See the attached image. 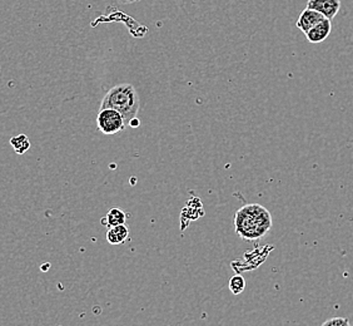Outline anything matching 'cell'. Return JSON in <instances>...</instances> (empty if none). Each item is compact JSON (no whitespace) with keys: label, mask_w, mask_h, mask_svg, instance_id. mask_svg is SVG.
I'll return each mask as SVG.
<instances>
[{"label":"cell","mask_w":353,"mask_h":326,"mask_svg":"<svg viewBox=\"0 0 353 326\" xmlns=\"http://www.w3.org/2000/svg\"><path fill=\"white\" fill-rule=\"evenodd\" d=\"M270 211L259 204H245L236 212L234 229L245 241H257L265 238L272 229Z\"/></svg>","instance_id":"1"},{"label":"cell","mask_w":353,"mask_h":326,"mask_svg":"<svg viewBox=\"0 0 353 326\" xmlns=\"http://www.w3.org/2000/svg\"><path fill=\"white\" fill-rule=\"evenodd\" d=\"M139 106V95L136 88L132 84L122 83L109 89L103 98L101 109H114L122 115L124 122L130 123L138 115Z\"/></svg>","instance_id":"2"},{"label":"cell","mask_w":353,"mask_h":326,"mask_svg":"<svg viewBox=\"0 0 353 326\" xmlns=\"http://www.w3.org/2000/svg\"><path fill=\"white\" fill-rule=\"evenodd\" d=\"M97 127L103 135L110 136L122 132L125 127V122L122 115L114 109H101L97 116Z\"/></svg>","instance_id":"3"},{"label":"cell","mask_w":353,"mask_h":326,"mask_svg":"<svg viewBox=\"0 0 353 326\" xmlns=\"http://www.w3.org/2000/svg\"><path fill=\"white\" fill-rule=\"evenodd\" d=\"M332 21L341 9V0H307V7Z\"/></svg>","instance_id":"4"},{"label":"cell","mask_w":353,"mask_h":326,"mask_svg":"<svg viewBox=\"0 0 353 326\" xmlns=\"http://www.w3.org/2000/svg\"><path fill=\"white\" fill-rule=\"evenodd\" d=\"M323 19H326V18L322 14H319V12L310 9V8H306L299 15L296 26H297L299 30H302L306 35L310 29H312L314 26H317Z\"/></svg>","instance_id":"5"},{"label":"cell","mask_w":353,"mask_h":326,"mask_svg":"<svg viewBox=\"0 0 353 326\" xmlns=\"http://www.w3.org/2000/svg\"><path fill=\"white\" fill-rule=\"evenodd\" d=\"M332 32V23L330 19H323L319 23L317 26H314L312 29H310L306 33L307 41L313 44L322 43L326 41Z\"/></svg>","instance_id":"6"},{"label":"cell","mask_w":353,"mask_h":326,"mask_svg":"<svg viewBox=\"0 0 353 326\" xmlns=\"http://www.w3.org/2000/svg\"><path fill=\"white\" fill-rule=\"evenodd\" d=\"M128 235H130L128 226H125V224H119V226L109 229L107 231V241L110 245H122L128 238Z\"/></svg>","instance_id":"7"},{"label":"cell","mask_w":353,"mask_h":326,"mask_svg":"<svg viewBox=\"0 0 353 326\" xmlns=\"http://www.w3.org/2000/svg\"><path fill=\"white\" fill-rule=\"evenodd\" d=\"M103 221H104V224L108 226L109 229L110 227H116V226H119V224H125L127 215L121 209H110L107 218H103Z\"/></svg>","instance_id":"8"},{"label":"cell","mask_w":353,"mask_h":326,"mask_svg":"<svg viewBox=\"0 0 353 326\" xmlns=\"http://www.w3.org/2000/svg\"><path fill=\"white\" fill-rule=\"evenodd\" d=\"M10 143H12V146L14 147V150L17 151V153H26L28 150H29V147H30V142H29V140H28L27 136H24V135H21V136L14 137L10 140Z\"/></svg>","instance_id":"9"},{"label":"cell","mask_w":353,"mask_h":326,"mask_svg":"<svg viewBox=\"0 0 353 326\" xmlns=\"http://www.w3.org/2000/svg\"><path fill=\"white\" fill-rule=\"evenodd\" d=\"M245 280L243 276L241 275H234L231 280H230V290H231L233 295H239L245 291Z\"/></svg>","instance_id":"10"},{"label":"cell","mask_w":353,"mask_h":326,"mask_svg":"<svg viewBox=\"0 0 353 326\" xmlns=\"http://www.w3.org/2000/svg\"><path fill=\"white\" fill-rule=\"evenodd\" d=\"M322 326H351L347 318H332L325 321Z\"/></svg>","instance_id":"11"},{"label":"cell","mask_w":353,"mask_h":326,"mask_svg":"<svg viewBox=\"0 0 353 326\" xmlns=\"http://www.w3.org/2000/svg\"><path fill=\"white\" fill-rule=\"evenodd\" d=\"M128 124H130V127H132V128H137V127H139V124H141V122H139V119H138V118H133V119H132V121H130V123H128Z\"/></svg>","instance_id":"12"},{"label":"cell","mask_w":353,"mask_h":326,"mask_svg":"<svg viewBox=\"0 0 353 326\" xmlns=\"http://www.w3.org/2000/svg\"><path fill=\"white\" fill-rule=\"evenodd\" d=\"M122 4H133L136 3L137 0H119Z\"/></svg>","instance_id":"13"},{"label":"cell","mask_w":353,"mask_h":326,"mask_svg":"<svg viewBox=\"0 0 353 326\" xmlns=\"http://www.w3.org/2000/svg\"><path fill=\"white\" fill-rule=\"evenodd\" d=\"M137 1H141V0H137Z\"/></svg>","instance_id":"14"},{"label":"cell","mask_w":353,"mask_h":326,"mask_svg":"<svg viewBox=\"0 0 353 326\" xmlns=\"http://www.w3.org/2000/svg\"><path fill=\"white\" fill-rule=\"evenodd\" d=\"M0 70H1V68H0Z\"/></svg>","instance_id":"15"}]
</instances>
